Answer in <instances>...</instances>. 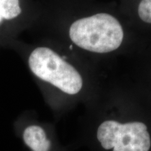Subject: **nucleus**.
I'll list each match as a JSON object with an SVG mask.
<instances>
[{
    "label": "nucleus",
    "mask_w": 151,
    "mask_h": 151,
    "mask_svg": "<svg viewBox=\"0 0 151 151\" xmlns=\"http://www.w3.org/2000/svg\"><path fill=\"white\" fill-rule=\"evenodd\" d=\"M69 35L71 41L79 48L101 54L117 50L124 39L121 24L106 13L78 19L71 24Z\"/></svg>",
    "instance_id": "obj_1"
},
{
    "label": "nucleus",
    "mask_w": 151,
    "mask_h": 151,
    "mask_svg": "<svg viewBox=\"0 0 151 151\" xmlns=\"http://www.w3.org/2000/svg\"><path fill=\"white\" fill-rule=\"evenodd\" d=\"M29 67L34 74L66 94H76L83 85L81 75L50 48L39 47L29 57Z\"/></svg>",
    "instance_id": "obj_2"
},
{
    "label": "nucleus",
    "mask_w": 151,
    "mask_h": 151,
    "mask_svg": "<svg viewBox=\"0 0 151 151\" xmlns=\"http://www.w3.org/2000/svg\"><path fill=\"white\" fill-rule=\"evenodd\" d=\"M97 139L103 148L113 151H149L151 146L148 127L141 122L106 120L98 127Z\"/></svg>",
    "instance_id": "obj_3"
},
{
    "label": "nucleus",
    "mask_w": 151,
    "mask_h": 151,
    "mask_svg": "<svg viewBox=\"0 0 151 151\" xmlns=\"http://www.w3.org/2000/svg\"><path fill=\"white\" fill-rule=\"evenodd\" d=\"M24 144L32 151H50L52 141L43 128L37 124H30L24 128L21 134Z\"/></svg>",
    "instance_id": "obj_4"
},
{
    "label": "nucleus",
    "mask_w": 151,
    "mask_h": 151,
    "mask_svg": "<svg viewBox=\"0 0 151 151\" xmlns=\"http://www.w3.org/2000/svg\"><path fill=\"white\" fill-rule=\"evenodd\" d=\"M21 13L19 0H0V24L4 20H11Z\"/></svg>",
    "instance_id": "obj_5"
},
{
    "label": "nucleus",
    "mask_w": 151,
    "mask_h": 151,
    "mask_svg": "<svg viewBox=\"0 0 151 151\" xmlns=\"http://www.w3.org/2000/svg\"><path fill=\"white\" fill-rule=\"evenodd\" d=\"M137 12L139 18L143 22L151 24V0H141Z\"/></svg>",
    "instance_id": "obj_6"
}]
</instances>
